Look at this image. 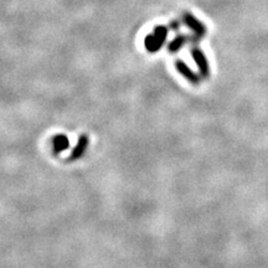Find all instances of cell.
Listing matches in <instances>:
<instances>
[{
	"instance_id": "cell-6",
	"label": "cell",
	"mask_w": 268,
	"mask_h": 268,
	"mask_svg": "<svg viewBox=\"0 0 268 268\" xmlns=\"http://www.w3.org/2000/svg\"><path fill=\"white\" fill-rule=\"evenodd\" d=\"M144 46L149 52H157L162 48L163 44L154 35H148L144 40Z\"/></svg>"
},
{
	"instance_id": "cell-1",
	"label": "cell",
	"mask_w": 268,
	"mask_h": 268,
	"mask_svg": "<svg viewBox=\"0 0 268 268\" xmlns=\"http://www.w3.org/2000/svg\"><path fill=\"white\" fill-rule=\"evenodd\" d=\"M191 55L194 57L195 63L199 67V72L201 74L203 77H209L210 76V66H209L208 60H206L205 55L203 53V51L200 48H192Z\"/></svg>"
},
{
	"instance_id": "cell-4",
	"label": "cell",
	"mask_w": 268,
	"mask_h": 268,
	"mask_svg": "<svg viewBox=\"0 0 268 268\" xmlns=\"http://www.w3.org/2000/svg\"><path fill=\"white\" fill-rule=\"evenodd\" d=\"M184 21H185V24H186V25L189 26V28L191 29L195 34H196V36H200V38H201V36L205 35V33H206L205 26L200 23L195 16H192L191 14H187V13L185 14Z\"/></svg>"
},
{
	"instance_id": "cell-8",
	"label": "cell",
	"mask_w": 268,
	"mask_h": 268,
	"mask_svg": "<svg viewBox=\"0 0 268 268\" xmlns=\"http://www.w3.org/2000/svg\"><path fill=\"white\" fill-rule=\"evenodd\" d=\"M153 35H154L155 38H157L158 40L164 45L165 40H167V36H168V29L165 28V26H157V28L154 29V34H153Z\"/></svg>"
},
{
	"instance_id": "cell-2",
	"label": "cell",
	"mask_w": 268,
	"mask_h": 268,
	"mask_svg": "<svg viewBox=\"0 0 268 268\" xmlns=\"http://www.w3.org/2000/svg\"><path fill=\"white\" fill-rule=\"evenodd\" d=\"M89 139L86 134H82V135H80L76 145H75V148L72 149L71 154H70L69 162H75V160L80 159V158H81L82 155L85 154V152H86L87 147H89Z\"/></svg>"
},
{
	"instance_id": "cell-3",
	"label": "cell",
	"mask_w": 268,
	"mask_h": 268,
	"mask_svg": "<svg viewBox=\"0 0 268 268\" xmlns=\"http://www.w3.org/2000/svg\"><path fill=\"white\" fill-rule=\"evenodd\" d=\"M175 66H177V70L179 71V74H181L182 76H184L185 79L187 80V81L191 82V84H194V85H199L200 84L199 76H197V75L195 74V72H192L191 70L189 69V66H187L186 63L184 62V61H181V60L177 61Z\"/></svg>"
},
{
	"instance_id": "cell-7",
	"label": "cell",
	"mask_w": 268,
	"mask_h": 268,
	"mask_svg": "<svg viewBox=\"0 0 268 268\" xmlns=\"http://www.w3.org/2000/svg\"><path fill=\"white\" fill-rule=\"evenodd\" d=\"M187 39H189L187 36H177V38H175L174 40L169 44V51H172V52H177V51L179 50V48L181 47L186 41H189Z\"/></svg>"
},
{
	"instance_id": "cell-9",
	"label": "cell",
	"mask_w": 268,
	"mask_h": 268,
	"mask_svg": "<svg viewBox=\"0 0 268 268\" xmlns=\"http://www.w3.org/2000/svg\"><path fill=\"white\" fill-rule=\"evenodd\" d=\"M170 28H172L174 31H177L178 29L180 28V23L179 21H173V23L170 24Z\"/></svg>"
},
{
	"instance_id": "cell-5",
	"label": "cell",
	"mask_w": 268,
	"mask_h": 268,
	"mask_svg": "<svg viewBox=\"0 0 268 268\" xmlns=\"http://www.w3.org/2000/svg\"><path fill=\"white\" fill-rule=\"evenodd\" d=\"M70 140L67 135L65 134H56L52 137V148L55 154H60V153L65 152L69 149Z\"/></svg>"
}]
</instances>
